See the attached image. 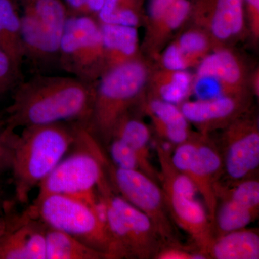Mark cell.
<instances>
[{"instance_id": "obj_16", "label": "cell", "mask_w": 259, "mask_h": 259, "mask_svg": "<svg viewBox=\"0 0 259 259\" xmlns=\"http://www.w3.org/2000/svg\"><path fill=\"white\" fill-rule=\"evenodd\" d=\"M197 134L194 133L190 139L175 146L171 153V161L177 168L193 182L197 192L204 199L205 208L212 224L218 202L214 183L197 152L195 141Z\"/></svg>"}, {"instance_id": "obj_31", "label": "cell", "mask_w": 259, "mask_h": 259, "mask_svg": "<svg viewBox=\"0 0 259 259\" xmlns=\"http://www.w3.org/2000/svg\"><path fill=\"white\" fill-rule=\"evenodd\" d=\"M23 80L22 66L0 50V97L13 93Z\"/></svg>"}, {"instance_id": "obj_1", "label": "cell", "mask_w": 259, "mask_h": 259, "mask_svg": "<svg viewBox=\"0 0 259 259\" xmlns=\"http://www.w3.org/2000/svg\"><path fill=\"white\" fill-rule=\"evenodd\" d=\"M95 83L78 78L37 74L23 80L5 109V128L59 122L88 123L93 111Z\"/></svg>"}, {"instance_id": "obj_6", "label": "cell", "mask_w": 259, "mask_h": 259, "mask_svg": "<svg viewBox=\"0 0 259 259\" xmlns=\"http://www.w3.org/2000/svg\"><path fill=\"white\" fill-rule=\"evenodd\" d=\"M29 209L48 228L71 235L114 259L113 244L97 203L66 194L35 198Z\"/></svg>"}, {"instance_id": "obj_23", "label": "cell", "mask_w": 259, "mask_h": 259, "mask_svg": "<svg viewBox=\"0 0 259 259\" xmlns=\"http://www.w3.org/2000/svg\"><path fill=\"white\" fill-rule=\"evenodd\" d=\"M0 50L23 66L25 54L20 13L14 0H0Z\"/></svg>"}, {"instance_id": "obj_19", "label": "cell", "mask_w": 259, "mask_h": 259, "mask_svg": "<svg viewBox=\"0 0 259 259\" xmlns=\"http://www.w3.org/2000/svg\"><path fill=\"white\" fill-rule=\"evenodd\" d=\"M112 137L119 138L127 143L139 158L141 171L159 182L158 172L153 167L150 157L151 131L142 120L129 112L115 126Z\"/></svg>"}, {"instance_id": "obj_21", "label": "cell", "mask_w": 259, "mask_h": 259, "mask_svg": "<svg viewBox=\"0 0 259 259\" xmlns=\"http://www.w3.org/2000/svg\"><path fill=\"white\" fill-rule=\"evenodd\" d=\"M209 258L258 259V230L245 228L214 237Z\"/></svg>"}, {"instance_id": "obj_10", "label": "cell", "mask_w": 259, "mask_h": 259, "mask_svg": "<svg viewBox=\"0 0 259 259\" xmlns=\"http://www.w3.org/2000/svg\"><path fill=\"white\" fill-rule=\"evenodd\" d=\"M243 61L228 47H216L196 66L192 94L199 100L250 95Z\"/></svg>"}, {"instance_id": "obj_29", "label": "cell", "mask_w": 259, "mask_h": 259, "mask_svg": "<svg viewBox=\"0 0 259 259\" xmlns=\"http://www.w3.org/2000/svg\"><path fill=\"white\" fill-rule=\"evenodd\" d=\"M175 42L194 67L216 47L208 34L196 26L181 33Z\"/></svg>"}, {"instance_id": "obj_34", "label": "cell", "mask_w": 259, "mask_h": 259, "mask_svg": "<svg viewBox=\"0 0 259 259\" xmlns=\"http://www.w3.org/2000/svg\"><path fill=\"white\" fill-rule=\"evenodd\" d=\"M13 134V132L5 130L4 119L0 118V173L11 168Z\"/></svg>"}, {"instance_id": "obj_11", "label": "cell", "mask_w": 259, "mask_h": 259, "mask_svg": "<svg viewBox=\"0 0 259 259\" xmlns=\"http://www.w3.org/2000/svg\"><path fill=\"white\" fill-rule=\"evenodd\" d=\"M217 144L228 183L256 177L259 166L258 118L250 110L222 130Z\"/></svg>"}, {"instance_id": "obj_14", "label": "cell", "mask_w": 259, "mask_h": 259, "mask_svg": "<svg viewBox=\"0 0 259 259\" xmlns=\"http://www.w3.org/2000/svg\"><path fill=\"white\" fill-rule=\"evenodd\" d=\"M186 119L199 134L210 136L250 110V95L186 100L180 105Z\"/></svg>"}, {"instance_id": "obj_27", "label": "cell", "mask_w": 259, "mask_h": 259, "mask_svg": "<svg viewBox=\"0 0 259 259\" xmlns=\"http://www.w3.org/2000/svg\"><path fill=\"white\" fill-rule=\"evenodd\" d=\"M96 19L100 24L138 28L142 23L141 0H105Z\"/></svg>"}, {"instance_id": "obj_12", "label": "cell", "mask_w": 259, "mask_h": 259, "mask_svg": "<svg viewBox=\"0 0 259 259\" xmlns=\"http://www.w3.org/2000/svg\"><path fill=\"white\" fill-rule=\"evenodd\" d=\"M190 17L208 34L215 47H228L246 30L243 0H195Z\"/></svg>"}, {"instance_id": "obj_36", "label": "cell", "mask_w": 259, "mask_h": 259, "mask_svg": "<svg viewBox=\"0 0 259 259\" xmlns=\"http://www.w3.org/2000/svg\"><path fill=\"white\" fill-rule=\"evenodd\" d=\"M177 0H150L148 10V25L154 23Z\"/></svg>"}, {"instance_id": "obj_35", "label": "cell", "mask_w": 259, "mask_h": 259, "mask_svg": "<svg viewBox=\"0 0 259 259\" xmlns=\"http://www.w3.org/2000/svg\"><path fill=\"white\" fill-rule=\"evenodd\" d=\"M245 16L252 35L255 40L259 36V0H243Z\"/></svg>"}, {"instance_id": "obj_33", "label": "cell", "mask_w": 259, "mask_h": 259, "mask_svg": "<svg viewBox=\"0 0 259 259\" xmlns=\"http://www.w3.org/2000/svg\"><path fill=\"white\" fill-rule=\"evenodd\" d=\"M154 259H207L194 245L183 243L163 245Z\"/></svg>"}, {"instance_id": "obj_4", "label": "cell", "mask_w": 259, "mask_h": 259, "mask_svg": "<svg viewBox=\"0 0 259 259\" xmlns=\"http://www.w3.org/2000/svg\"><path fill=\"white\" fill-rule=\"evenodd\" d=\"M97 196L111 237L114 259H154L163 241L151 220L119 195L107 177L97 187Z\"/></svg>"}, {"instance_id": "obj_30", "label": "cell", "mask_w": 259, "mask_h": 259, "mask_svg": "<svg viewBox=\"0 0 259 259\" xmlns=\"http://www.w3.org/2000/svg\"><path fill=\"white\" fill-rule=\"evenodd\" d=\"M109 158L117 168L141 171L137 155L132 148L122 139L112 137L107 145Z\"/></svg>"}, {"instance_id": "obj_9", "label": "cell", "mask_w": 259, "mask_h": 259, "mask_svg": "<svg viewBox=\"0 0 259 259\" xmlns=\"http://www.w3.org/2000/svg\"><path fill=\"white\" fill-rule=\"evenodd\" d=\"M58 65L85 82H96L105 70L101 28L96 18L68 17L59 44Z\"/></svg>"}, {"instance_id": "obj_37", "label": "cell", "mask_w": 259, "mask_h": 259, "mask_svg": "<svg viewBox=\"0 0 259 259\" xmlns=\"http://www.w3.org/2000/svg\"><path fill=\"white\" fill-rule=\"evenodd\" d=\"M69 15H90L87 0H63Z\"/></svg>"}, {"instance_id": "obj_38", "label": "cell", "mask_w": 259, "mask_h": 259, "mask_svg": "<svg viewBox=\"0 0 259 259\" xmlns=\"http://www.w3.org/2000/svg\"><path fill=\"white\" fill-rule=\"evenodd\" d=\"M105 0H87L89 15L96 18L97 15L103 7Z\"/></svg>"}, {"instance_id": "obj_7", "label": "cell", "mask_w": 259, "mask_h": 259, "mask_svg": "<svg viewBox=\"0 0 259 259\" xmlns=\"http://www.w3.org/2000/svg\"><path fill=\"white\" fill-rule=\"evenodd\" d=\"M25 61L34 67L58 64L59 44L69 14L63 0H21Z\"/></svg>"}, {"instance_id": "obj_15", "label": "cell", "mask_w": 259, "mask_h": 259, "mask_svg": "<svg viewBox=\"0 0 259 259\" xmlns=\"http://www.w3.org/2000/svg\"><path fill=\"white\" fill-rule=\"evenodd\" d=\"M163 192L174 222L191 237L194 246L209 258L214 234L207 209L195 197Z\"/></svg>"}, {"instance_id": "obj_32", "label": "cell", "mask_w": 259, "mask_h": 259, "mask_svg": "<svg viewBox=\"0 0 259 259\" xmlns=\"http://www.w3.org/2000/svg\"><path fill=\"white\" fill-rule=\"evenodd\" d=\"M161 68L171 71H187L194 67L175 42L168 44L161 54Z\"/></svg>"}, {"instance_id": "obj_24", "label": "cell", "mask_w": 259, "mask_h": 259, "mask_svg": "<svg viewBox=\"0 0 259 259\" xmlns=\"http://www.w3.org/2000/svg\"><path fill=\"white\" fill-rule=\"evenodd\" d=\"M46 259H108L107 255L84 244L71 235L48 228Z\"/></svg>"}, {"instance_id": "obj_25", "label": "cell", "mask_w": 259, "mask_h": 259, "mask_svg": "<svg viewBox=\"0 0 259 259\" xmlns=\"http://www.w3.org/2000/svg\"><path fill=\"white\" fill-rule=\"evenodd\" d=\"M212 222L214 237L246 228L258 217L259 211L247 208L227 197L217 199Z\"/></svg>"}, {"instance_id": "obj_28", "label": "cell", "mask_w": 259, "mask_h": 259, "mask_svg": "<svg viewBox=\"0 0 259 259\" xmlns=\"http://www.w3.org/2000/svg\"><path fill=\"white\" fill-rule=\"evenodd\" d=\"M216 198L227 197L247 208L259 211L258 177H250L234 183L223 184L219 181L214 186Z\"/></svg>"}, {"instance_id": "obj_3", "label": "cell", "mask_w": 259, "mask_h": 259, "mask_svg": "<svg viewBox=\"0 0 259 259\" xmlns=\"http://www.w3.org/2000/svg\"><path fill=\"white\" fill-rule=\"evenodd\" d=\"M151 72L147 63L139 56L107 69L95 82L88 126L100 144L107 146L119 121L139 105Z\"/></svg>"}, {"instance_id": "obj_5", "label": "cell", "mask_w": 259, "mask_h": 259, "mask_svg": "<svg viewBox=\"0 0 259 259\" xmlns=\"http://www.w3.org/2000/svg\"><path fill=\"white\" fill-rule=\"evenodd\" d=\"M74 124L76 138L74 149L40 182L36 198L49 194H66L97 203V187L106 177L105 151L86 122Z\"/></svg>"}, {"instance_id": "obj_39", "label": "cell", "mask_w": 259, "mask_h": 259, "mask_svg": "<svg viewBox=\"0 0 259 259\" xmlns=\"http://www.w3.org/2000/svg\"><path fill=\"white\" fill-rule=\"evenodd\" d=\"M249 83L250 90L253 91L255 95L258 96L259 95V74L258 70L255 71L253 74L251 75V77L250 78Z\"/></svg>"}, {"instance_id": "obj_22", "label": "cell", "mask_w": 259, "mask_h": 259, "mask_svg": "<svg viewBox=\"0 0 259 259\" xmlns=\"http://www.w3.org/2000/svg\"><path fill=\"white\" fill-rule=\"evenodd\" d=\"M193 74L188 71H171L161 68L150 75L148 97L180 105L192 94Z\"/></svg>"}, {"instance_id": "obj_20", "label": "cell", "mask_w": 259, "mask_h": 259, "mask_svg": "<svg viewBox=\"0 0 259 259\" xmlns=\"http://www.w3.org/2000/svg\"><path fill=\"white\" fill-rule=\"evenodd\" d=\"M192 3L190 0H177L154 23L148 25L145 49L152 56H157L165 42L190 18Z\"/></svg>"}, {"instance_id": "obj_13", "label": "cell", "mask_w": 259, "mask_h": 259, "mask_svg": "<svg viewBox=\"0 0 259 259\" xmlns=\"http://www.w3.org/2000/svg\"><path fill=\"white\" fill-rule=\"evenodd\" d=\"M47 227L29 207L0 222V258L46 259Z\"/></svg>"}, {"instance_id": "obj_17", "label": "cell", "mask_w": 259, "mask_h": 259, "mask_svg": "<svg viewBox=\"0 0 259 259\" xmlns=\"http://www.w3.org/2000/svg\"><path fill=\"white\" fill-rule=\"evenodd\" d=\"M139 105L151 119L155 132L162 141L176 146L193 136L190 122L179 105L144 96Z\"/></svg>"}, {"instance_id": "obj_8", "label": "cell", "mask_w": 259, "mask_h": 259, "mask_svg": "<svg viewBox=\"0 0 259 259\" xmlns=\"http://www.w3.org/2000/svg\"><path fill=\"white\" fill-rule=\"evenodd\" d=\"M103 163L113 190L151 220L163 245L182 243L180 232L172 220L164 192L158 182L143 172L117 168L105 153Z\"/></svg>"}, {"instance_id": "obj_2", "label": "cell", "mask_w": 259, "mask_h": 259, "mask_svg": "<svg viewBox=\"0 0 259 259\" xmlns=\"http://www.w3.org/2000/svg\"><path fill=\"white\" fill-rule=\"evenodd\" d=\"M74 122H59L23 127L13 135L11 170L15 197L28 203L33 189L52 171L74 144Z\"/></svg>"}, {"instance_id": "obj_18", "label": "cell", "mask_w": 259, "mask_h": 259, "mask_svg": "<svg viewBox=\"0 0 259 259\" xmlns=\"http://www.w3.org/2000/svg\"><path fill=\"white\" fill-rule=\"evenodd\" d=\"M100 28L105 71L139 57L138 28L112 24H100Z\"/></svg>"}, {"instance_id": "obj_26", "label": "cell", "mask_w": 259, "mask_h": 259, "mask_svg": "<svg viewBox=\"0 0 259 259\" xmlns=\"http://www.w3.org/2000/svg\"><path fill=\"white\" fill-rule=\"evenodd\" d=\"M156 149L161 169L158 172V182L163 192L195 197L197 192L195 186L173 164L171 152L163 144H158Z\"/></svg>"}]
</instances>
